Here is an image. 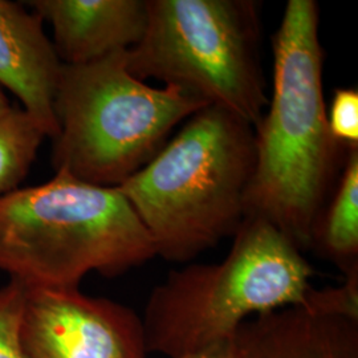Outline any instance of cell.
<instances>
[{
	"label": "cell",
	"instance_id": "obj_1",
	"mask_svg": "<svg viewBox=\"0 0 358 358\" xmlns=\"http://www.w3.org/2000/svg\"><path fill=\"white\" fill-rule=\"evenodd\" d=\"M272 96L255 131V167L245 217L275 226L303 252L345 162L329 131L322 88L320 11L289 0L272 38Z\"/></svg>",
	"mask_w": 358,
	"mask_h": 358
},
{
	"label": "cell",
	"instance_id": "obj_2",
	"mask_svg": "<svg viewBox=\"0 0 358 358\" xmlns=\"http://www.w3.org/2000/svg\"><path fill=\"white\" fill-rule=\"evenodd\" d=\"M254 167V128L208 105L118 190L149 232L157 256L186 263L239 229Z\"/></svg>",
	"mask_w": 358,
	"mask_h": 358
},
{
	"label": "cell",
	"instance_id": "obj_3",
	"mask_svg": "<svg viewBox=\"0 0 358 358\" xmlns=\"http://www.w3.org/2000/svg\"><path fill=\"white\" fill-rule=\"evenodd\" d=\"M312 276L282 232L245 217L222 262L171 271L152 291L142 319L146 350L185 358L229 344L257 315L303 306Z\"/></svg>",
	"mask_w": 358,
	"mask_h": 358
},
{
	"label": "cell",
	"instance_id": "obj_4",
	"mask_svg": "<svg viewBox=\"0 0 358 358\" xmlns=\"http://www.w3.org/2000/svg\"><path fill=\"white\" fill-rule=\"evenodd\" d=\"M155 256L118 187L56 171L0 198V271L26 288H78L90 272L118 276Z\"/></svg>",
	"mask_w": 358,
	"mask_h": 358
},
{
	"label": "cell",
	"instance_id": "obj_5",
	"mask_svg": "<svg viewBox=\"0 0 358 358\" xmlns=\"http://www.w3.org/2000/svg\"><path fill=\"white\" fill-rule=\"evenodd\" d=\"M127 52L63 65L55 97L56 171L118 187L162 149L173 129L208 106L177 87L153 88L133 76Z\"/></svg>",
	"mask_w": 358,
	"mask_h": 358
},
{
	"label": "cell",
	"instance_id": "obj_6",
	"mask_svg": "<svg viewBox=\"0 0 358 358\" xmlns=\"http://www.w3.org/2000/svg\"><path fill=\"white\" fill-rule=\"evenodd\" d=\"M129 72L220 106L255 128L268 96L260 64L259 4L252 0H146Z\"/></svg>",
	"mask_w": 358,
	"mask_h": 358
},
{
	"label": "cell",
	"instance_id": "obj_7",
	"mask_svg": "<svg viewBox=\"0 0 358 358\" xmlns=\"http://www.w3.org/2000/svg\"><path fill=\"white\" fill-rule=\"evenodd\" d=\"M22 337L31 358H145L142 319L80 288H26Z\"/></svg>",
	"mask_w": 358,
	"mask_h": 358
},
{
	"label": "cell",
	"instance_id": "obj_8",
	"mask_svg": "<svg viewBox=\"0 0 358 358\" xmlns=\"http://www.w3.org/2000/svg\"><path fill=\"white\" fill-rule=\"evenodd\" d=\"M62 69L38 13L0 0V84L22 101L52 140L59 133L55 97Z\"/></svg>",
	"mask_w": 358,
	"mask_h": 358
},
{
	"label": "cell",
	"instance_id": "obj_9",
	"mask_svg": "<svg viewBox=\"0 0 358 358\" xmlns=\"http://www.w3.org/2000/svg\"><path fill=\"white\" fill-rule=\"evenodd\" d=\"M53 29L52 44L63 65H84L141 40L146 0H34L28 1Z\"/></svg>",
	"mask_w": 358,
	"mask_h": 358
},
{
	"label": "cell",
	"instance_id": "obj_10",
	"mask_svg": "<svg viewBox=\"0 0 358 358\" xmlns=\"http://www.w3.org/2000/svg\"><path fill=\"white\" fill-rule=\"evenodd\" d=\"M232 350L234 358H358V321L282 308L243 322Z\"/></svg>",
	"mask_w": 358,
	"mask_h": 358
},
{
	"label": "cell",
	"instance_id": "obj_11",
	"mask_svg": "<svg viewBox=\"0 0 358 358\" xmlns=\"http://www.w3.org/2000/svg\"><path fill=\"white\" fill-rule=\"evenodd\" d=\"M313 247L345 275L358 268V146L346 150L329 205L315 224Z\"/></svg>",
	"mask_w": 358,
	"mask_h": 358
},
{
	"label": "cell",
	"instance_id": "obj_12",
	"mask_svg": "<svg viewBox=\"0 0 358 358\" xmlns=\"http://www.w3.org/2000/svg\"><path fill=\"white\" fill-rule=\"evenodd\" d=\"M45 133L23 108L0 115V198L20 189Z\"/></svg>",
	"mask_w": 358,
	"mask_h": 358
},
{
	"label": "cell",
	"instance_id": "obj_13",
	"mask_svg": "<svg viewBox=\"0 0 358 358\" xmlns=\"http://www.w3.org/2000/svg\"><path fill=\"white\" fill-rule=\"evenodd\" d=\"M26 287L11 280L0 288V358H31L22 337Z\"/></svg>",
	"mask_w": 358,
	"mask_h": 358
},
{
	"label": "cell",
	"instance_id": "obj_14",
	"mask_svg": "<svg viewBox=\"0 0 358 358\" xmlns=\"http://www.w3.org/2000/svg\"><path fill=\"white\" fill-rule=\"evenodd\" d=\"M303 306L328 316L358 321V268L346 273L345 282L340 287H312Z\"/></svg>",
	"mask_w": 358,
	"mask_h": 358
},
{
	"label": "cell",
	"instance_id": "obj_15",
	"mask_svg": "<svg viewBox=\"0 0 358 358\" xmlns=\"http://www.w3.org/2000/svg\"><path fill=\"white\" fill-rule=\"evenodd\" d=\"M327 120L333 138L345 148L358 146V92L338 88L333 93Z\"/></svg>",
	"mask_w": 358,
	"mask_h": 358
},
{
	"label": "cell",
	"instance_id": "obj_16",
	"mask_svg": "<svg viewBox=\"0 0 358 358\" xmlns=\"http://www.w3.org/2000/svg\"><path fill=\"white\" fill-rule=\"evenodd\" d=\"M185 358H234V350H232V341L229 344L214 346L210 348L205 352H201L198 355H192Z\"/></svg>",
	"mask_w": 358,
	"mask_h": 358
},
{
	"label": "cell",
	"instance_id": "obj_17",
	"mask_svg": "<svg viewBox=\"0 0 358 358\" xmlns=\"http://www.w3.org/2000/svg\"><path fill=\"white\" fill-rule=\"evenodd\" d=\"M10 108H13V105L8 101L7 96L0 90V115H3L4 112H7Z\"/></svg>",
	"mask_w": 358,
	"mask_h": 358
}]
</instances>
